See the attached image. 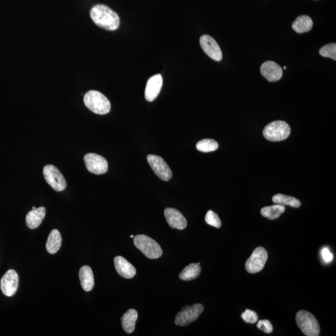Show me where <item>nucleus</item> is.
I'll return each mask as SVG.
<instances>
[{
  "label": "nucleus",
  "instance_id": "f257e3e1",
  "mask_svg": "<svg viewBox=\"0 0 336 336\" xmlns=\"http://www.w3.org/2000/svg\"><path fill=\"white\" fill-rule=\"evenodd\" d=\"M91 17L98 27L108 31H115L120 26V18L117 13L104 5H97L91 10Z\"/></svg>",
  "mask_w": 336,
  "mask_h": 336
},
{
  "label": "nucleus",
  "instance_id": "2eb2a0df",
  "mask_svg": "<svg viewBox=\"0 0 336 336\" xmlns=\"http://www.w3.org/2000/svg\"><path fill=\"white\" fill-rule=\"evenodd\" d=\"M165 216L169 226L173 229L183 230L187 227V220L181 212L173 208L165 210Z\"/></svg>",
  "mask_w": 336,
  "mask_h": 336
},
{
  "label": "nucleus",
  "instance_id": "473e14b6",
  "mask_svg": "<svg viewBox=\"0 0 336 336\" xmlns=\"http://www.w3.org/2000/svg\"><path fill=\"white\" fill-rule=\"evenodd\" d=\"M36 209V207H33V209Z\"/></svg>",
  "mask_w": 336,
  "mask_h": 336
},
{
  "label": "nucleus",
  "instance_id": "6e6552de",
  "mask_svg": "<svg viewBox=\"0 0 336 336\" xmlns=\"http://www.w3.org/2000/svg\"><path fill=\"white\" fill-rule=\"evenodd\" d=\"M268 259L265 248L259 247L254 250L252 255L245 263V269L249 273H256L263 270Z\"/></svg>",
  "mask_w": 336,
  "mask_h": 336
},
{
  "label": "nucleus",
  "instance_id": "9d476101",
  "mask_svg": "<svg viewBox=\"0 0 336 336\" xmlns=\"http://www.w3.org/2000/svg\"><path fill=\"white\" fill-rule=\"evenodd\" d=\"M84 162L87 170L97 175L105 174L108 171V162L106 159L97 154H86L84 156Z\"/></svg>",
  "mask_w": 336,
  "mask_h": 336
},
{
  "label": "nucleus",
  "instance_id": "bb28decb",
  "mask_svg": "<svg viewBox=\"0 0 336 336\" xmlns=\"http://www.w3.org/2000/svg\"><path fill=\"white\" fill-rule=\"evenodd\" d=\"M205 220H206L207 224L211 225V226L217 228V229H219L221 227L222 223L219 216L216 213L211 210L207 212Z\"/></svg>",
  "mask_w": 336,
  "mask_h": 336
},
{
  "label": "nucleus",
  "instance_id": "cd10ccee",
  "mask_svg": "<svg viewBox=\"0 0 336 336\" xmlns=\"http://www.w3.org/2000/svg\"><path fill=\"white\" fill-rule=\"evenodd\" d=\"M241 317L246 323H250V324H254L257 322L258 319L256 312L248 309H246V311L243 312Z\"/></svg>",
  "mask_w": 336,
  "mask_h": 336
},
{
  "label": "nucleus",
  "instance_id": "0eeeda50",
  "mask_svg": "<svg viewBox=\"0 0 336 336\" xmlns=\"http://www.w3.org/2000/svg\"><path fill=\"white\" fill-rule=\"evenodd\" d=\"M203 311L204 306L199 303L184 306L177 314L175 324L179 326H186L196 320Z\"/></svg>",
  "mask_w": 336,
  "mask_h": 336
},
{
  "label": "nucleus",
  "instance_id": "f3484780",
  "mask_svg": "<svg viewBox=\"0 0 336 336\" xmlns=\"http://www.w3.org/2000/svg\"><path fill=\"white\" fill-rule=\"evenodd\" d=\"M46 215L45 207H40L39 208L32 209L28 213L26 222L31 229H37L42 224Z\"/></svg>",
  "mask_w": 336,
  "mask_h": 336
},
{
  "label": "nucleus",
  "instance_id": "c85d7f7f",
  "mask_svg": "<svg viewBox=\"0 0 336 336\" xmlns=\"http://www.w3.org/2000/svg\"><path fill=\"white\" fill-rule=\"evenodd\" d=\"M257 327L259 329L263 330L266 334H270L273 330L272 324H271L270 320L267 319L259 320Z\"/></svg>",
  "mask_w": 336,
  "mask_h": 336
},
{
  "label": "nucleus",
  "instance_id": "423d86ee",
  "mask_svg": "<svg viewBox=\"0 0 336 336\" xmlns=\"http://www.w3.org/2000/svg\"><path fill=\"white\" fill-rule=\"evenodd\" d=\"M43 175L48 184L56 191L61 192L66 188L67 182L63 174L53 165H46L43 169Z\"/></svg>",
  "mask_w": 336,
  "mask_h": 336
},
{
  "label": "nucleus",
  "instance_id": "5701e85b",
  "mask_svg": "<svg viewBox=\"0 0 336 336\" xmlns=\"http://www.w3.org/2000/svg\"><path fill=\"white\" fill-rule=\"evenodd\" d=\"M285 211V207L281 204H274L273 206L263 207L261 210V214L263 217L270 220L276 219Z\"/></svg>",
  "mask_w": 336,
  "mask_h": 336
},
{
  "label": "nucleus",
  "instance_id": "f8f14e48",
  "mask_svg": "<svg viewBox=\"0 0 336 336\" xmlns=\"http://www.w3.org/2000/svg\"><path fill=\"white\" fill-rule=\"evenodd\" d=\"M200 45L204 53L213 60L217 61V62L222 60V51L214 38L210 37L209 35L202 36L200 38Z\"/></svg>",
  "mask_w": 336,
  "mask_h": 336
},
{
  "label": "nucleus",
  "instance_id": "c756f323",
  "mask_svg": "<svg viewBox=\"0 0 336 336\" xmlns=\"http://www.w3.org/2000/svg\"><path fill=\"white\" fill-rule=\"evenodd\" d=\"M322 256L323 259L326 263H329L333 259V255L327 248H323L322 250Z\"/></svg>",
  "mask_w": 336,
  "mask_h": 336
},
{
  "label": "nucleus",
  "instance_id": "f03ea898",
  "mask_svg": "<svg viewBox=\"0 0 336 336\" xmlns=\"http://www.w3.org/2000/svg\"><path fill=\"white\" fill-rule=\"evenodd\" d=\"M84 102L86 106L94 114H107L111 109V104L109 99L99 91L87 92L85 94Z\"/></svg>",
  "mask_w": 336,
  "mask_h": 336
},
{
  "label": "nucleus",
  "instance_id": "7c9ffc66",
  "mask_svg": "<svg viewBox=\"0 0 336 336\" xmlns=\"http://www.w3.org/2000/svg\"><path fill=\"white\" fill-rule=\"evenodd\" d=\"M130 237H131V238H133V237H134V236H133V235H132L130 236Z\"/></svg>",
  "mask_w": 336,
  "mask_h": 336
},
{
  "label": "nucleus",
  "instance_id": "2f4dec72",
  "mask_svg": "<svg viewBox=\"0 0 336 336\" xmlns=\"http://www.w3.org/2000/svg\"><path fill=\"white\" fill-rule=\"evenodd\" d=\"M284 70H286V66L284 67Z\"/></svg>",
  "mask_w": 336,
  "mask_h": 336
},
{
  "label": "nucleus",
  "instance_id": "a211bd4d",
  "mask_svg": "<svg viewBox=\"0 0 336 336\" xmlns=\"http://www.w3.org/2000/svg\"><path fill=\"white\" fill-rule=\"evenodd\" d=\"M79 276L84 290L87 292L91 291L94 286V276L91 268L89 266H83L79 271Z\"/></svg>",
  "mask_w": 336,
  "mask_h": 336
},
{
  "label": "nucleus",
  "instance_id": "39448f33",
  "mask_svg": "<svg viewBox=\"0 0 336 336\" xmlns=\"http://www.w3.org/2000/svg\"><path fill=\"white\" fill-rule=\"evenodd\" d=\"M291 133V128L286 122L274 121L264 128L263 135L266 140L271 142H280L288 138Z\"/></svg>",
  "mask_w": 336,
  "mask_h": 336
},
{
  "label": "nucleus",
  "instance_id": "393cba45",
  "mask_svg": "<svg viewBox=\"0 0 336 336\" xmlns=\"http://www.w3.org/2000/svg\"><path fill=\"white\" fill-rule=\"evenodd\" d=\"M219 145L216 141L212 139H204L197 143V150L203 153H209L217 150Z\"/></svg>",
  "mask_w": 336,
  "mask_h": 336
},
{
  "label": "nucleus",
  "instance_id": "9b49d317",
  "mask_svg": "<svg viewBox=\"0 0 336 336\" xmlns=\"http://www.w3.org/2000/svg\"><path fill=\"white\" fill-rule=\"evenodd\" d=\"M19 278L17 271L9 270L2 277L0 286L2 291L5 296L11 297L14 296L19 288Z\"/></svg>",
  "mask_w": 336,
  "mask_h": 336
},
{
  "label": "nucleus",
  "instance_id": "20e7f679",
  "mask_svg": "<svg viewBox=\"0 0 336 336\" xmlns=\"http://www.w3.org/2000/svg\"><path fill=\"white\" fill-rule=\"evenodd\" d=\"M134 244L144 255L150 259L160 258L163 254L160 245L155 240L145 235L134 237Z\"/></svg>",
  "mask_w": 336,
  "mask_h": 336
},
{
  "label": "nucleus",
  "instance_id": "4468645a",
  "mask_svg": "<svg viewBox=\"0 0 336 336\" xmlns=\"http://www.w3.org/2000/svg\"><path fill=\"white\" fill-rule=\"evenodd\" d=\"M260 72L264 78L270 82L278 81L283 76V69L273 61L264 63L261 66Z\"/></svg>",
  "mask_w": 336,
  "mask_h": 336
},
{
  "label": "nucleus",
  "instance_id": "4be33fe9",
  "mask_svg": "<svg viewBox=\"0 0 336 336\" xmlns=\"http://www.w3.org/2000/svg\"><path fill=\"white\" fill-rule=\"evenodd\" d=\"M200 264L201 263H191L186 266L179 274V279L183 281H191L197 278L201 274V268Z\"/></svg>",
  "mask_w": 336,
  "mask_h": 336
},
{
  "label": "nucleus",
  "instance_id": "dca6fc26",
  "mask_svg": "<svg viewBox=\"0 0 336 336\" xmlns=\"http://www.w3.org/2000/svg\"><path fill=\"white\" fill-rule=\"evenodd\" d=\"M114 264L117 273L125 278H132L137 273L135 266L121 256L115 258Z\"/></svg>",
  "mask_w": 336,
  "mask_h": 336
},
{
  "label": "nucleus",
  "instance_id": "aec40b11",
  "mask_svg": "<svg viewBox=\"0 0 336 336\" xmlns=\"http://www.w3.org/2000/svg\"><path fill=\"white\" fill-rule=\"evenodd\" d=\"M62 245V237L58 229H54L49 235L47 243H46V250L50 254H55L60 250Z\"/></svg>",
  "mask_w": 336,
  "mask_h": 336
},
{
  "label": "nucleus",
  "instance_id": "b1692460",
  "mask_svg": "<svg viewBox=\"0 0 336 336\" xmlns=\"http://www.w3.org/2000/svg\"><path fill=\"white\" fill-rule=\"evenodd\" d=\"M272 201L274 203L283 205V206L286 205V206H291L294 208H298L301 204V202L295 197L281 194L274 195Z\"/></svg>",
  "mask_w": 336,
  "mask_h": 336
},
{
  "label": "nucleus",
  "instance_id": "1a4fd4ad",
  "mask_svg": "<svg viewBox=\"0 0 336 336\" xmlns=\"http://www.w3.org/2000/svg\"><path fill=\"white\" fill-rule=\"evenodd\" d=\"M147 160L154 173L159 178L165 181L170 180L172 178V171L162 158L150 155L147 156Z\"/></svg>",
  "mask_w": 336,
  "mask_h": 336
},
{
  "label": "nucleus",
  "instance_id": "a878e982",
  "mask_svg": "<svg viewBox=\"0 0 336 336\" xmlns=\"http://www.w3.org/2000/svg\"><path fill=\"white\" fill-rule=\"evenodd\" d=\"M320 56L325 58H329L336 60V45L335 43L329 44L320 49Z\"/></svg>",
  "mask_w": 336,
  "mask_h": 336
},
{
  "label": "nucleus",
  "instance_id": "412c9836",
  "mask_svg": "<svg viewBox=\"0 0 336 336\" xmlns=\"http://www.w3.org/2000/svg\"><path fill=\"white\" fill-rule=\"evenodd\" d=\"M312 26L313 22L311 18L306 15H301L293 23L292 28L297 33H304L309 32Z\"/></svg>",
  "mask_w": 336,
  "mask_h": 336
},
{
  "label": "nucleus",
  "instance_id": "7ed1b4c3",
  "mask_svg": "<svg viewBox=\"0 0 336 336\" xmlns=\"http://www.w3.org/2000/svg\"><path fill=\"white\" fill-rule=\"evenodd\" d=\"M296 321L300 330L307 336H318L320 327L316 318L311 312L301 310L297 312Z\"/></svg>",
  "mask_w": 336,
  "mask_h": 336
},
{
  "label": "nucleus",
  "instance_id": "6ab92c4d",
  "mask_svg": "<svg viewBox=\"0 0 336 336\" xmlns=\"http://www.w3.org/2000/svg\"><path fill=\"white\" fill-rule=\"evenodd\" d=\"M138 319V312L134 309H130L125 312L121 318L123 329L128 334L135 330V324Z\"/></svg>",
  "mask_w": 336,
  "mask_h": 336
},
{
  "label": "nucleus",
  "instance_id": "ddd939ff",
  "mask_svg": "<svg viewBox=\"0 0 336 336\" xmlns=\"http://www.w3.org/2000/svg\"><path fill=\"white\" fill-rule=\"evenodd\" d=\"M163 86V77L161 74L151 77L149 79L146 87L145 97L148 102L155 101L160 94Z\"/></svg>",
  "mask_w": 336,
  "mask_h": 336
}]
</instances>
